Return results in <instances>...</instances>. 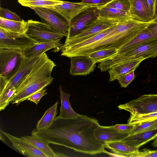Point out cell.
I'll use <instances>...</instances> for the list:
<instances>
[{"label": "cell", "instance_id": "1", "mask_svg": "<svg viewBox=\"0 0 157 157\" xmlns=\"http://www.w3.org/2000/svg\"><path fill=\"white\" fill-rule=\"evenodd\" d=\"M100 125L96 119L82 115L71 118L56 117L46 128H35L32 135L48 144L64 146L75 151L94 155L103 153L104 143L97 139L95 130Z\"/></svg>", "mask_w": 157, "mask_h": 157}, {"label": "cell", "instance_id": "2", "mask_svg": "<svg viewBox=\"0 0 157 157\" xmlns=\"http://www.w3.org/2000/svg\"><path fill=\"white\" fill-rule=\"evenodd\" d=\"M56 66L45 53L39 56L31 70L17 87L10 103L18 105L31 95L44 89L52 82V72Z\"/></svg>", "mask_w": 157, "mask_h": 157}, {"label": "cell", "instance_id": "3", "mask_svg": "<svg viewBox=\"0 0 157 157\" xmlns=\"http://www.w3.org/2000/svg\"><path fill=\"white\" fill-rule=\"evenodd\" d=\"M132 19L119 22L116 27L99 41L75 51L67 57L86 56L94 52L105 48H115L118 50L141 33L149 24Z\"/></svg>", "mask_w": 157, "mask_h": 157}, {"label": "cell", "instance_id": "4", "mask_svg": "<svg viewBox=\"0 0 157 157\" xmlns=\"http://www.w3.org/2000/svg\"><path fill=\"white\" fill-rule=\"evenodd\" d=\"M157 57V38L153 39L124 52L117 53L100 62L98 68L106 71L114 65L122 62L139 58L145 59Z\"/></svg>", "mask_w": 157, "mask_h": 157}, {"label": "cell", "instance_id": "5", "mask_svg": "<svg viewBox=\"0 0 157 157\" xmlns=\"http://www.w3.org/2000/svg\"><path fill=\"white\" fill-rule=\"evenodd\" d=\"M25 58L21 50L0 48V77L8 83L21 67Z\"/></svg>", "mask_w": 157, "mask_h": 157}, {"label": "cell", "instance_id": "6", "mask_svg": "<svg viewBox=\"0 0 157 157\" xmlns=\"http://www.w3.org/2000/svg\"><path fill=\"white\" fill-rule=\"evenodd\" d=\"M25 34L36 43L46 42L62 39L67 35L43 22L29 20Z\"/></svg>", "mask_w": 157, "mask_h": 157}, {"label": "cell", "instance_id": "7", "mask_svg": "<svg viewBox=\"0 0 157 157\" xmlns=\"http://www.w3.org/2000/svg\"><path fill=\"white\" fill-rule=\"evenodd\" d=\"M99 17V7L87 6L69 22L66 39L76 35L92 25Z\"/></svg>", "mask_w": 157, "mask_h": 157}, {"label": "cell", "instance_id": "8", "mask_svg": "<svg viewBox=\"0 0 157 157\" xmlns=\"http://www.w3.org/2000/svg\"><path fill=\"white\" fill-rule=\"evenodd\" d=\"M131 114H145L157 111V94L143 95L118 106Z\"/></svg>", "mask_w": 157, "mask_h": 157}, {"label": "cell", "instance_id": "9", "mask_svg": "<svg viewBox=\"0 0 157 157\" xmlns=\"http://www.w3.org/2000/svg\"><path fill=\"white\" fill-rule=\"evenodd\" d=\"M36 43L25 33L11 32L0 28V48L12 49L23 51Z\"/></svg>", "mask_w": 157, "mask_h": 157}, {"label": "cell", "instance_id": "10", "mask_svg": "<svg viewBox=\"0 0 157 157\" xmlns=\"http://www.w3.org/2000/svg\"><path fill=\"white\" fill-rule=\"evenodd\" d=\"M33 10L41 18L42 22L49 25L67 36L69 29V22L61 15L53 10L48 8H35Z\"/></svg>", "mask_w": 157, "mask_h": 157}, {"label": "cell", "instance_id": "11", "mask_svg": "<svg viewBox=\"0 0 157 157\" xmlns=\"http://www.w3.org/2000/svg\"><path fill=\"white\" fill-rule=\"evenodd\" d=\"M119 22L99 17L92 25L86 30L76 35L66 39L63 44L69 45L82 41Z\"/></svg>", "mask_w": 157, "mask_h": 157}, {"label": "cell", "instance_id": "12", "mask_svg": "<svg viewBox=\"0 0 157 157\" xmlns=\"http://www.w3.org/2000/svg\"><path fill=\"white\" fill-rule=\"evenodd\" d=\"M70 73L72 76H86L94 70L96 63L86 56H78L70 58Z\"/></svg>", "mask_w": 157, "mask_h": 157}, {"label": "cell", "instance_id": "13", "mask_svg": "<svg viewBox=\"0 0 157 157\" xmlns=\"http://www.w3.org/2000/svg\"><path fill=\"white\" fill-rule=\"evenodd\" d=\"M0 131L10 141L12 146L23 155L29 157H47L40 151L21 138L17 137L1 130Z\"/></svg>", "mask_w": 157, "mask_h": 157}, {"label": "cell", "instance_id": "14", "mask_svg": "<svg viewBox=\"0 0 157 157\" xmlns=\"http://www.w3.org/2000/svg\"><path fill=\"white\" fill-rule=\"evenodd\" d=\"M130 9L129 16L134 20L145 22H151V15L146 0H130Z\"/></svg>", "mask_w": 157, "mask_h": 157}, {"label": "cell", "instance_id": "15", "mask_svg": "<svg viewBox=\"0 0 157 157\" xmlns=\"http://www.w3.org/2000/svg\"><path fill=\"white\" fill-rule=\"evenodd\" d=\"M61 39L50 42L36 43L29 46L22 51L25 57L31 58L38 57L46 51L52 48H56L59 51L60 47L63 45L60 43Z\"/></svg>", "mask_w": 157, "mask_h": 157}, {"label": "cell", "instance_id": "16", "mask_svg": "<svg viewBox=\"0 0 157 157\" xmlns=\"http://www.w3.org/2000/svg\"><path fill=\"white\" fill-rule=\"evenodd\" d=\"M145 59L143 58H137L122 62L113 66L108 70L109 82L117 80L119 76L135 70L141 62Z\"/></svg>", "mask_w": 157, "mask_h": 157}, {"label": "cell", "instance_id": "17", "mask_svg": "<svg viewBox=\"0 0 157 157\" xmlns=\"http://www.w3.org/2000/svg\"><path fill=\"white\" fill-rule=\"evenodd\" d=\"M87 6L81 2H72L63 1L61 3L55 6L53 10L69 22Z\"/></svg>", "mask_w": 157, "mask_h": 157}, {"label": "cell", "instance_id": "18", "mask_svg": "<svg viewBox=\"0 0 157 157\" xmlns=\"http://www.w3.org/2000/svg\"><path fill=\"white\" fill-rule=\"evenodd\" d=\"M128 134L119 132L112 126H105L99 125L95 132L96 138L104 143L122 140Z\"/></svg>", "mask_w": 157, "mask_h": 157}, {"label": "cell", "instance_id": "19", "mask_svg": "<svg viewBox=\"0 0 157 157\" xmlns=\"http://www.w3.org/2000/svg\"><path fill=\"white\" fill-rule=\"evenodd\" d=\"M157 137V128L128 135L122 140L131 146L139 148Z\"/></svg>", "mask_w": 157, "mask_h": 157}, {"label": "cell", "instance_id": "20", "mask_svg": "<svg viewBox=\"0 0 157 157\" xmlns=\"http://www.w3.org/2000/svg\"><path fill=\"white\" fill-rule=\"evenodd\" d=\"M38 57L31 58L25 57L23 65L8 81L4 90H9L13 88L16 89L29 73Z\"/></svg>", "mask_w": 157, "mask_h": 157}, {"label": "cell", "instance_id": "21", "mask_svg": "<svg viewBox=\"0 0 157 157\" xmlns=\"http://www.w3.org/2000/svg\"><path fill=\"white\" fill-rule=\"evenodd\" d=\"M156 38L157 35L148 30L146 27L140 34L120 48L118 53L124 52L144 42Z\"/></svg>", "mask_w": 157, "mask_h": 157}, {"label": "cell", "instance_id": "22", "mask_svg": "<svg viewBox=\"0 0 157 157\" xmlns=\"http://www.w3.org/2000/svg\"><path fill=\"white\" fill-rule=\"evenodd\" d=\"M104 145L105 148L121 157H129L130 154L139 151L138 149L131 146L122 140L105 143Z\"/></svg>", "mask_w": 157, "mask_h": 157}, {"label": "cell", "instance_id": "23", "mask_svg": "<svg viewBox=\"0 0 157 157\" xmlns=\"http://www.w3.org/2000/svg\"><path fill=\"white\" fill-rule=\"evenodd\" d=\"M59 90L61 105L60 107V114L58 116L63 118L69 119L78 116L79 114L74 110L70 104L69 101L70 94L64 92L61 85L59 86Z\"/></svg>", "mask_w": 157, "mask_h": 157}, {"label": "cell", "instance_id": "24", "mask_svg": "<svg viewBox=\"0 0 157 157\" xmlns=\"http://www.w3.org/2000/svg\"><path fill=\"white\" fill-rule=\"evenodd\" d=\"M99 17L119 22L132 19L128 13L123 11L110 7L99 8Z\"/></svg>", "mask_w": 157, "mask_h": 157}, {"label": "cell", "instance_id": "25", "mask_svg": "<svg viewBox=\"0 0 157 157\" xmlns=\"http://www.w3.org/2000/svg\"><path fill=\"white\" fill-rule=\"evenodd\" d=\"M40 151L47 157H56V153L49 146V144L34 135L24 136L21 138Z\"/></svg>", "mask_w": 157, "mask_h": 157}, {"label": "cell", "instance_id": "26", "mask_svg": "<svg viewBox=\"0 0 157 157\" xmlns=\"http://www.w3.org/2000/svg\"><path fill=\"white\" fill-rule=\"evenodd\" d=\"M60 0H18L22 6L33 9L35 8H46L53 10L55 6L61 3Z\"/></svg>", "mask_w": 157, "mask_h": 157}, {"label": "cell", "instance_id": "27", "mask_svg": "<svg viewBox=\"0 0 157 157\" xmlns=\"http://www.w3.org/2000/svg\"><path fill=\"white\" fill-rule=\"evenodd\" d=\"M58 104L57 101L45 111L43 116L37 122L35 128L36 129L40 130L45 128L52 123L57 114Z\"/></svg>", "mask_w": 157, "mask_h": 157}, {"label": "cell", "instance_id": "28", "mask_svg": "<svg viewBox=\"0 0 157 157\" xmlns=\"http://www.w3.org/2000/svg\"><path fill=\"white\" fill-rule=\"evenodd\" d=\"M2 18L4 25L0 28L11 32L22 34L25 33L27 28V21L24 20L21 21H13Z\"/></svg>", "mask_w": 157, "mask_h": 157}, {"label": "cell", "instance_id": "29", "mask_svg": "<svg viewBox=\"0 0 157 157\" xmlns=\"http://www.w3.org/2000/svg\"><path fill=\"white\" fill-rule=\"evenodd\" d=\"M118 51L115 48H105L93 52L86 56L97 63L101 62L114 56L118 53Z\"/></svg>", "mask_w": 157, "mask_h": 157}, {"label": "cell", "instance_id": "30", "mask_svg": "<svg viewBox=\"0 0 157 157\" xmlns=\"http://www.w3.org/2000/svg\"><path fill=\"white\" fill-rule=\"evenodd\" d=\"M157 119V111L145 114H131L128 124H136Z\"/></svg>", "mask_w": 157, "mask_h": 157}, {"label": "cell", "instance_id": "31", "mask_svg": "<svg viewBox=\"0 0 157 157\" xmlns=\"http://www.w3.org/2000/svg\"><path fill=\"white\" fill-rule=\"evenodd\" d=\"M157 128V119L135 124L133 129L128 135Z\"/></svg>", "mask_w": 157, "mask_h": 157}, {"label": "cell", "instance_id": "32", "mask_svg": "<svg viewBox=\"0 0 157 157\" xmlns=\"http://www.w3.org/2000/svg\"><path fill=\"white\" fill-rule=\"evenodd\" d=\"M103 7L113 8L128 13L129 14L130 2V0H112Z\"/></svg>", "mask_w": 157, "mask_h": 157}, {"label": "cell", "instance_id": "33", "mask_svg": "<svg viewBox=\"0 0 157 157\" xmlns=\"http://www.w3.org/2000/svg\"><path fill=\"white\" fill-rule=\"evenodd\" d=\"M16 91V89L13 88L9 90H5L0 95V110H4L10 103V100Z\"/></svg>", "mask_w": 157, "mask_h": 157}, {"label": "cell", "instance_id": "34", "mask_svg": "<svg viewBox=\"0 0 157 157\" xmlns=\"http://www.w3.org/2000/svg\"><path fill=\"white\" fill-rule=\"evenodd\" d=\"M135 71L134 70H132L118 77L117 80L121 87L126 88L133 80L135 77Z\"/></svg>", "mask_w": 157, "mask_h": 157}, {"label": "cell", "instance_id": "35", "mask_svg": "<svg viewBox=\"0 0 157 157\" xmlns=\"http://www.w3.org/2000/svg\"><path fill=\"white\" fill-rule=\"evenodd\" d=\"M0 17L8 20L21 21L22 20L16 13L12 12L8 9L0 7Z\"/></svg>", "mask_w": 157, "mask_h": 157}, {"label": "cell", "instance_id": "36", "mask_svg": "<svg viewBox=\"0 0 157 157\" xmlns=\"http://www.w3.org/2000/svg\"><path fill=\"white\" fill-rule=\"evenodd\" d=\"M129 157H157V150H151L144 148L141 151L130 154Z\"/></svg>", "mask_w": 157, "mask_h": 157}, {"label": "cell", "instance_id": "37", "mask_svg": "<svg viewBox=\"0 0 157 157\" xmlns=\"http://www.w3.org/2000/svg\"><path fill=\"white\" fill-rule=\"evenodd\" d=\"M112 0H81L82 3L87 6L98 7L103 6Z\"/></svg>", "mask_w": 157, "mask_h": 157}, {"label": "cell", "instance_id": "38", "mask_svg": "<svg viewBox=\"0 0 157 157\" xmlns=\"http://www.w3.org/2000/svg\"><path fill=\"white\" fill-rule=\"evenodd\" d=\"M113 128L119 132L124 133H129L133 129L135 124H116L112 126Z\"/></svg>", "mask_w": 157, "mask_h": 157}, {"label": "cell", "instance_id": "39", "mask_svg": "<svg viewBox=\"0 0 157 157\" xmlns=\"http://www.w3.org/2000/svg\"><path fill=\"white\" fill-rule=\"evenodd\" d=\"M47 89H43L37 91L29 96L27 99L33 102L37 105L39 102L41 98L47 94L46 91Z\"/></svg>", "mask_w": 157, "mask_h": 157}, {"label": "cell", "instance_id": "40", "mask_svg": "<svg viewBox=\"0 0 157 157\" xmlns=\"http://www.w3.org/2000/svg\"><path fill=\"white\" fill-rule=\"evenodd\" d=\"M149 31L157 35V17L153 19L147 27Z\"/></svg>", "mask_w": 157, "mask_h": 157}, {"label": "cell", "instance_id": "41", "mask_svg": "<svg viewBox=\"0 0 157 157\" xmlns=\"http://www.w3.org/2000/svg\"><path fill=\"white\" fill-rule=\"evenodd\" d=\"M152 20L154 18V5L155 0H146Z\"/></svg>", "mask_w": 157, "mask_h": 157}, {"label": "cell", "instance_id": "42", "mask_svg": "<svg viewBox=\"0 0 157 157\" xmlns=\"http://www.w3.org/2000/svg\"><path fill=\"white\" fill-rule=\"evenodd\" d=\"M103 153L107 154L109 155L110 156H113V157H121V155L117 154H116V153H112L109 152L105 150H104V151Z\"/></svg>", "mask_w": 157, "mask_h": 157}, {"label": "cell", "instance_id": "43", "mask_svg": "<svg viewBox=\"0 0 157 157\" xmlns=\"http://www.w3.org/2000/svg\"><path fill=\"white\" fill-rule=\"evenodd\" d=\"M156 17H157V0H155L154 5V18Z\"/></svg>", "mask_w": 157, "mask_h": 157}, {"label": "cell", "instance_id": "44", "mask_svg": "<svg viewBox=\"0 0 157 157\" xmlns=\"http://www.w3.org/2000/svg\"><path fill=\"white\" fill-rule=\"evenodd\" d=\"M152 146L155 147H157V137L153 141L152 144Z\"/></svg>", "mask_w": 157, "mask_h": 157}]
</instances>
